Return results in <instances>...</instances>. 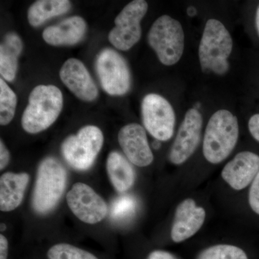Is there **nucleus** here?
<instances>
[{
	"mask_svg": "<svg viewBox=\"0 0 259 259\" xmlns=\"http://www.w3.org/2000/svg\"><path fill=\"white\" fill-rule=\"evenodd\" d=\"M30 180L28 174L7 172L0 178V209L10 212L19 207Z\"/></svg>",
	"mask_w": 259,
	"mask_h": 259,
	"instance_id": "obj_17",
	"label": "nucleus"
},
{
	"mask_svg": "<svg viewBox=\"0 0 259 259\" xmlns=\"http://www.w3.org/2000/svg\"><path fill=\"white\" fill-rule=\"evenodd\" d=\"M255 26H256L257 31L259 35V6L257 8L256 15H255Z\"/></svg>",
	"mask_w": 259,
	"mask_h": 259,
	"instance_id": "obj_31",
	"label": "nucleus"
},
{
	"mask_svg": "<svg viewBox=\"0 0 259 259\" xmlns=\"http://www.w3.org/2000/svg\"><path fill=\"white\" fill-rule=\"evenodd\" d=\"M160 146H161V143H160V141H158V140H156V141L153 143V147L154 149H158V148H160Z\"/></svg>",
	"mask_w": 259,
	"mask_h": 259,
	"instance_id": "obj_32",
	"label": "nucleus"
},
{
	"mask_svg": "<svg viewBox=\"0 0 259 259\" xmlns=\"http://www.w3.org/2000/svg\"><path fill=\"white\" fill-rule=\"evenodd\" d=\"M22 117V127L28 134L42 132L55 122L62 110V93L54 85H38L30 93Z\"/></svg>",
	"mask_w": 259,
	"mask_h": 259,
	"instance_id": "obj_1",
	"label": "nucleus"
},
{
	"mask_svg": "<svg viewBox=\"0 0 259 259\" xmlns=\"http://www.w3.org/2000/svg\"><path fill=\"white\" fill-rule=\"evenodd\" d=\"M95 69L104 91L112 96L128 93L131 74L128 65L117 51L105 49L97 56Z\"/></svg>",
	"mask_w": 259,
	"mask_h": 259,
	"instance_id": "obj_7",
	"label": "nucleus"
},
{
	"mask_svg": "<svg viewBox=\"0 0 259 259\" xmlns=\"http://www.w3.org/2000/svg\"><path fill=\"white\" fill-rule=\"evenodd\" d=\"M136 209V200L133 196H120L112 202L110 218L115 221H125L133 216Z\"/></svg>",
	"mask_w": 259,
	"mask_h": 259,
	"instance_id": "obj_23",
	"label": "nucleus"
},
{
	"mask_svg": "<svg viewBox=\"0 0 259 259\" xmlns=\"http://www.w3.org/2000/svg\"><path fill=\"white\" fill-rule=\"evenodd\" d=\"M202 123L199 110L192 108L187 112L168 155L172 163L182 164L192 156L200 142Z\"/></svg>",
	"mask_w": 259,
	"mask_h": 259,
	"instance_id": "obj_11",
	"label": "nucleus"
},
{
	"mask_svg": "<svg viewBox=\"0 0 259 259\" xmlns=\"http://www.w3.org/2000/svg\"><path fill=\"white\" fill-rule=\"evenodd\" d=\"M248 202L250 208L259 214V172L250 186Z\"/></svg>",
	"mask_w": 259,
	"mask_h": 259,
	"instance_id": "obj_25",
	"label": "nucleus"
},
{
	"mask_svg": "<svg viewBox=\"0 0 259 259\" xmlns=\"http://www.w3.org/2000/svg\"><path fill=\"white\" fill-rule=\"evenodd\" d=\"M16 95L5 82L3 78L0 79V124L7 125L13 120L16 110Z\"/></svg>",
	"mask_w": 259,
	"mask_h": 259,
	"instance_id": "obj_21",
	"label": "nucleus"
},
{
	"mask_svg": "<svg viewBox=\"0 0 259 259\" xmlns=\"http://www.w3.org/2000/svg\"><path fill=\"white\" fill-rule=\"evenodd\" d=\"M205 218V210L197 206L194 199L182 201L175 212L171 231L172 241L182 243L194 236L203 226Z\"/></svg>",
	"mask_w": 259,
	"mask_h": 259,
	"instance_id": "obj_14",
	"label": "nucleus"
},
{
	"mask_svg": "<svg viewBox=\"0 0 259 259\" xmlns=\"http://www.w3.org/2000/svg\"><path fill=\"white\" fill-rule=\"evenodd\" d=\"M233 47V39L224 25L215 19L207 20L199 46L202 71L204 73L226 74L229 70L228 60Z\"/></svg>",
	"mask_w": 259,
	"mask_h": 259,
	"instance_id": "obj_3",
	"label": "nucleus"
},
{
	"mask_svg": "<svg viewBox=\"0 0 259 259\" xmlns=\"http://www.w3.org/2000/svg\"><path fill=\"white\" fill-rule=\"evenodd\" d=\"M141 115L145 128L154 139L166 141L175 133L176 116L166 99L157 94H148L141 104Z\"/></svg>",
	"mask_w": 259,
	"mask_h": 259,
	"instance_id": "obj_9",
	"label": "nucleus"
},
{
	"mask_svg": "<svg viewBox=\"0 0 259 259\" xmlns=\"http://www.w3.org/2000/svg\"><path fill=\"white\" fill-rule=\"evenodd\" d=\"M71 8L68 0H38L29 8V23L32 27L40 26L49 19L68 13Z\"/></svg>",
	"mask_w": 259,
	"mask_h": 259,
	"instance_id": "obj_20",
	"label": "nucleus"
},
{
	"mask_svg": "<svg viewBox=\"0 0 259 259\" xmlns=\"http://www.w3.org/2000/svg\"><path fill=\"white\" fill-rule=\"evenodd\" d=\"M67 173L55 158L42 160L37 168L32 194L34 210L40 214L50 212L59 203L66 187Z\"/></svg>",
	"mask_w": 259,
	"mask_h": 259,
	"instance_id": "obj_4",
	"label": "nucleus"
},
{
	"mask_svg": "<svg viewBox=\"0 0 259 259\" xmlns=\"http://www.w3.org/2000/svg\"><path fill=\"white\" fill-rule=\"evenodd\" d=\"M8 241L3 234L0 235V259L8 258Z\"/></svg>",
	"mask_w": 259,
	"mask_h": 259,
	"instance_id": "obj_29",
	"label": "nucleus"
},
{
	"mask_svg": "<svg viewBox=\"0 0 259 259\" xmlns=\"http://www.w3.org/2000/svg\"><path fill=\"white\" fill-rule=\"evenodd\" d=\"M259 172V156L250 151L238 153L222 170L221 176L233 190L246 188Z\"/></svg>",
	"mask_w": 259,
	"mask_h": 259,
	"instance_id": "obj_15",
	"label": "nucleus"
},
{
	"mask_svg": "<svg viewBox=\"0 0 259 259\" xmlns=\"http://www.w3.org/2000/svg\"><path fill=\"white\" fill-rule=\"evenodd\" d=\"M68 205L80 221L88 224H96L106 217L108 207L105 201L86 184L73 186L66 195Z\"/></svg>",
	"mask_w": 259,
	"mask_h": 259,
	"instance_id": "obj_10",
	"label": "nucleus"
},
{
	"mask_svg": "<svg viewBox=\"0 0 259 259\" xmlns=\"http://www.w3.org/2000/svg\"><path fill=\"white\" fill-rule=\"evenodd\" d=\"M103 142L101 130L95 125L84 126L77 134L64 140L61 153L70 166L78 171H86L93 166Z\"/></svg>",
	"mask_w": 259,
	"mask_h": 259,
	"instance_id": "obj_6",
	"label": "nucleus"
},
{
	"mask_svg": "<svg viewBox=\"0 0 259 259\" xmlns=\"http://www.w3.org/2000/svg\"><path fill=\"white\" fill-rule=\"evenodd\" d=\"M118 141L127 160L139 167L149 166L153 155L148 144L146 131L141 125L131 123L120 129Z\"/></svg>",
	"mask_w": 259,
	"mask_h": 259,
	"instance_id": "obj_12",
	"label": "nucleus"
},
{
	"mask_svg": "<svg viewBox=\"0 0 259 259\" xmlns=\"http://www.w3.org/2000/svg\"><path fill=\"white\" fill-rule=\"evenodd\" d=\"M49 259H98L90 252L67 243L51 247L48 251Z\"/></svg>",
	"mask_w": 259,
	"mask_h": 259,
	"instance_id": "obj_24",
	"label": "nucleus"
},
{
	"mask_svg": "<svg viewBox=\"0 0 259 259\" xmlns=\"http://www.w3.org/2000/svg\"><path fill=\"white\" fill-rule=\"evenodd\" d=\"M148 259H177L175 255L164 251V250H154L148 255Z\"/></svg>",
	"mask_w": 259,
	"mask_h": 259,
	"instance_id": "obj_28",
	"label": "nucleus"
},
{
	"mask_svg": "<svg viewBox=\"0 0 259 259\" xmlns=\"http://www.w3.org/2000/svg\"><path fill=\"white\" fill-rule=\"evenodd\" d=\"M107 171L109 178L115 190L120 193L127 192L136 181L132 165L120 153L112 151L107 160Z\"/></svg>",
	"mask_w": 259,
	"mask_h": 259,
	"instance_id": "obj_18",
	"label": "nucleus"
},
{
	"mask_svg": "<svg viewBox=\"0 0 259 259\" xmlns=\"http://www.w3.org/2000/svg\"><path fill=\"white\" fill-rule=\"evenodd\" d=\"M150 47L166 66L176 64L185 49V33L178 20L164 15L153 23L148 34Z\"/></svg>",
	"mask_w": 259,
	"mask_h": 259,
	"instance_id": "obj_5",
	"label": "nucleus"
},
{
	"mask_svg": "<svg viewBox=\"0 0 259 259\" xmlns=\"http://www.w3.org/2000/svg\"><path fill=\"white\" fill-rule=\"evenodd\" d=\"M23 48L21 38L15 32H9L5 35L0 46V74L3 79L8 81L15 79Z\"/></svg>",
	"mask_w": 259,
	"mask_h": 259,
	"instance_id": "obj_19",
	"label": "nucleus"
},
{
	"mask_svg": "<svg viewBox=\"0 0 259 259\" xmlns=\"http://www.w3.org/2000/svg\"><path fill=\"white\" fill-rule=\"evenodd\" d=\"M248 129L253 139L259 142V114L252 116L248 121Z\"/></svg>",
	"mask_w": 259,
	"mask_h": 259,
	"instance_id": "obj_26",
	"label": "nucleus"
},
{
	"mask_svg": "<svg viewBox=\"0 0 259 259\" xmlns=\"http://www.w3.org/2000/svg\"><path fill=\"white\" fill-rule=\"evenodd\" d=\"M6 230V225L5 223H2L1 224V231H5Z\"/></svg>",
	"mask_w": 259,
	"mask_h": 259,
	"instance_id": "obj_33",
	"label": "nucleus"
},
{
	"mask_svg": "<svg viewBox=\"0 0 259 259\" xmlns=\"http://www.w3.org/2000/svg\"><path fill=\"white\" fill-rule=\"evenodd\" d=\"M88 25L79 16L70 17L55 25L48 27L42 32V38L54 47L73 46L81 41L87 32Z\"/></svg>",
	"mask_w": 259,
	"mask_h": 259,
	"instance_id": "obj_16",
	"label": "nucleus"
},
{
	"mask_svg": "<svg viewBox=\"0 0 259 259\" xmlns=\"http://www.w3.org/2000/svg\"><path fill=\"white\" fill-rule=\"evenodd\" d=\"M187 14L190 17H193L197 14V10L194 7H190V8H187Z\"/></svg>",
	"mask_w": 259,
	"mask_h": 259,
	"instance_id": "obj_30",
	"label": "nucleus"
},
{
	"mask_svg": "<svg viewBox=\"0 0 259 259\" xmlns=\"http://www.w3.org/2000/svg\"><path fill=\"white\" fill-rule=\"evenodd\" d=\"M10 161V153L1 140L0 142V169L3 170Z\"/></svg>",
	"mask_w": 259,
	"mask_h": 259,
	"instance_id": "obj_27",
	"label": "nucleus"
},
{
	"mask_svg": "<svg viewBox=\"0 0 259 259\" xmlns=\"http://www.w3.org/2000/svg\"><path fill=\"white\" fill-rule=\"evenodd\" d=\"M144 0H134L126 5L115 20V26L108 35L109 41L118 50L127 51L139 41L141 22L148 11Z\"/></svg>",
	"mask_w": 259,
	"mask_h": 259,
	"instance_id": "obj_8",
	"label": "nucleus"
},
{
	"mask_svg": "<svg viewBox=\"0 0 259 259\" xmlns=\"http://www.w3.org/2000/svg\"><path fill=\"white\" fill-rule=\"evenodd\" d=\"M197 259H248L244 250L236 245H212L201 251Z\"/></svg>",
	"mask_w": 259,
	"mask_h": 259,
	"instance_id": "obj_22",
	"label": "nucleus"
},
{
	"mask_svg": "<svg viewBox=\"0 0 259 259\" xmlns=\"http://www.w3.org/2000/svg\"><path fill=\"white\" fill-rule=\"evenodd\" d=\"M239 136L238 119L231 112H214L207 122L203 141V155L212 164L226 160L236 147Z\"/></svg>",
	"mask_w": 259,
	"mask_h": 259,
	"instance_id": "obj_2",
	"label": "nucleus"
},
{
	"mask_svg": "<svg viewBox=\"0 0 259 259\" xmlns=\"http://www.w3.org/2000/svg\"><path fill=\"white\" fill-rule=\"evenodd\" d=\"M59 75L66 88L82 101L92 102L98 96L97 85L81 61L68 59L61 66Z\"/></svg>",
	"mask_w": 259,
	"mask_h": 259,
	"instance_id": "obj_13",
	"label": "nucleus"
}]
</instances>
